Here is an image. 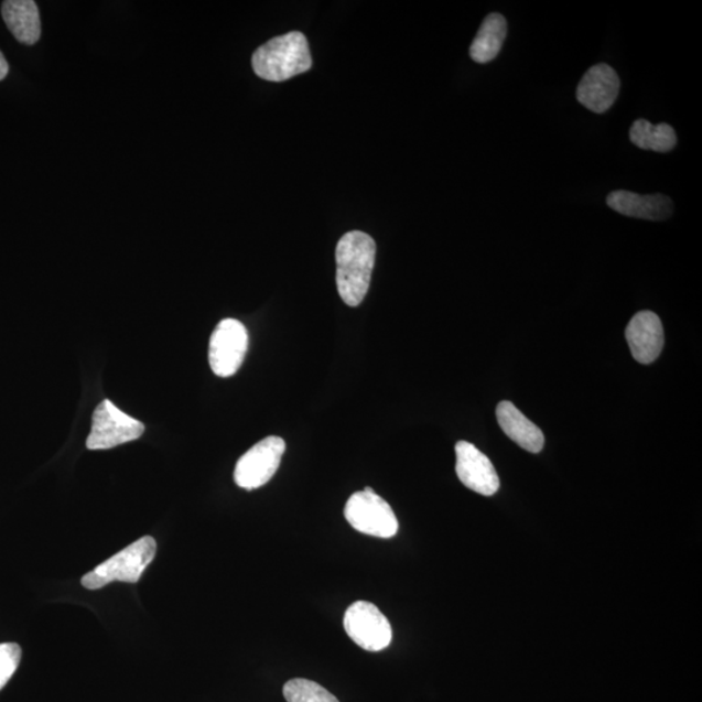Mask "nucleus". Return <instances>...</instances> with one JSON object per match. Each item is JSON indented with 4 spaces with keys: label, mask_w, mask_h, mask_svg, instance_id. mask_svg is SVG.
<instances>
[{
    "label": "nucleus",
    "mask_w": 702,
    "mask_h": 702,
    "mask_svg": "<svg viewBox=\"0 0 702 702\" xmlns=\"http://www.w3.org/2000/svg\"><path fill=\"white\" fill-rule=\"evenodd\" d=\"M626 337L633 357L641 365H650L660 357L663 349V327L655 313L641 311L629 322Z\"/></svg>",
    "instance_id": "11"
},
{
    "label": "nucleus",
    "mask_w": 702,
    "mask_h": 702,
    "mask_svg": "<svg viewBox=\"0 0 702 702\" xmlns=\"http://www.w3.org/2000/svg\"><path fill=\"white\" fill-rule=\"evenodd\" d=\"M282 692L288 702H339L324 687L309 679L289 680Z\"/></svg>",
    "instance_id": "17"
},
{
    "label": "nucleus",
    "mask_w": 702,
    "mask_h": 702,
    "mask_svg": "<svg viewBox=\"0 0 702 702\" xmlns=\"http://www.w3.org/2000/svg\"><path fill=\"white\" fill-rule=\"evenodd\" d=\"M606 204L615 213L635 219L660 222L672 214V202L666 195H641L628 191H615L607 195Z\"/></svg>",
    "instance_id": "12"
},
{
    "label": "nucleus",
    "mask_w": 702,
    "mask_h": 702,
    "mask_svg": "<svg viewBox=\"0 0 702 702\" xmlns=\"http://www.w3.org/2000/svg\"><path fill=\"white\" fill-rule=\"evenodd\" d=\"M344 514L354 530L370 537L390 539L398 532V520L393 509L370 487L350 496Z\"/></svg>",
    "instance_id": "4"
},
{
    "label": "nucleus",
    "mask_w": 702,
    "mask_h": 702,
    "mask_svg": "<svg viewBox=\"0 0 702 702\" xmlns=\"http://www.w3.org/2000/svg\"><path fill=\"white\" fill-rule=\"evenodd\" d=\"M249 347L248 330L241 322L224 320L209 338L208 360L215 375L230 378L244 364Z\"/></svg>",
    "instance_id": "6"
},
{
    "label": "nucleus",
    "mask_w": 702,
    "mask_h": 702,
    "mask_svg": "<svg viewBox=\"0 0 702 702\" xmlns=\"http://www.w3.org/2000/svg\"><path fill=\"white\" fill-rule=\"evenodd\" d=\"M620 82L611 65H593L577 85L576 98L585 108L595 114H604L618 98Z\"/></svg>",
    "instance_id": "10"
},
{
    "label": "nucleus",
    "mask_w": 702,
    "mask_h": 702,
    "mask_svg": "<svg viewBox=\"0 0 702 702\" xmlns=\"http://www.w3.org/2000/svg\"><path fill=\"white\" fill-rule=\"evenodd\" d=\"M10 65L7 63L4 55L0 52V82L9 75Z\"/></svg>",
    "instance_id": "19"
},
{
    "label": "nucleus",
    "mask_w": 702,
    "mask_h": 702,
    "mask_svg": "<svg viewBox=\"0 0 702 702\" xmlns=\"http://www.w3.org/2000/svg\"><path fill=\"white\" fill-rule=\"evenodd\" d=\"M287 444L284 439L269 436L259 441L238 460L235 482L238 487L252 490L263 487L277 474Z\"/></svg>",
    "instance_id": "7"
},
{
    "label": "nucleus",
    "mask_w": 702,
    "mask_h": 702,
    "mask_svg": "<svg viewBox=\"0 0 702 702\" xmlns=\"http://www.w3.org/2000/svg\"><path fill=\"white\" fill-rule=\"evenodd\" d=\"M21 661V648L14 642L0 644V691L17 672Z\"/></svg>",
    "instance_id": "18"
},
{
    "label": "nucleus",
    "mask_w": 702,
    "mask_h": 702,
    "mask_svg": "<svg viewBox=\"0 0 702 702\" xmlns=\"http://www.w3.org/2000/svg\"><path fill=\"white\" fill-rule=\"evenodd\" d=\"M376 258V242L365 231L353 230L336 248L337 291L347 306L357 307L370 289Z\"/></svg>",
    "instance_id": "1"
},
{
    "label": "nucleus",
    "mask_w": 702,
    "mask_h": 702,
    "mask_svg": "<svg viewBox=\"0 0 702 702\" xmlns=\"http://www.w3.org/2000/svg\"><path fill=\"white\" fill-rule=\"evenodd\" d=\"M496 415L499 426L514 443L527 452L540 453L542 451L546 444L544 433L511 402H499Z\"/></svg>",
    "instance_id": "13"
},
{
    "label": "nucleus",
    "mask_w": 702,
    "mask_h": 702,
    "mask_svg": "<svg viewBox=\"0 0 702 702\" xmlns=\"http://www.w3.org/2000/svg\"><path fill=\"white\" fill-rule=\"evenodd\" d=\"M2 17L7 28L20 43L32 46L41 39V18L33 0H7L2 4Z\"/></svg>",
    "instance_id": "14"
},
{
    "label": "nucleus",
    "mask_w": 702,
    "mask_h": 702,
    "mask_svg": "<svg viewBox=\"0 0 702 702\" xmlns=\"http://www.w3.org/2000/svg\"><path fill=\"white\" fill-rule=\"evenodd\" d=\"M629 140L641 150L656 153H669L677 147L678 137L674 128L669 125H650L648 120H636L629 129Z\"/></svg>",
    "instance_id": "16"
},
{
    "label": "nucleus",
    "mask_w": 702,
    "mask_h": 702,
    "mask_svg": "<svg viewBox=\"0 0 702 702\" xmlns=\"http://www.w3.org/2000/svg\"><path fill=\"white\" fill-rule=\"evenodd\" d=\"M344 627L349 638L368 651L388 648L393 638L392 627L386 615L367 601H357L349 606L345 613Z\"/></svg>",
    "instance_id": "8"
},
{
    "label": "nucleus",
    "mask_w": 702,
    "mask_h": 702,
    "mask_svg": "<svg viewBox=\"0 0 702 702\" xmlns=\"http://www.w3.org/2000/svg\"><path fill=\"white\" fill-rule=\"evenodd\" d=\"M155 554V540L144 537L100 563L82 579V584L86 590L96 591L112 582L137 583L154 561Z\"/></svg>",
    "instance_id": "3"
},
{
    "label": "nucleus",
    "mask_w": 702,
    "mask_h": 702,
    "mask_svg": "<svg viewBox=\"0 0 702 702\" xmlns=\"http://www.w3.org/2000/svg\"><path fill=\"white\" fill-rule=\"evenodd\" d=\"M506 34H508V23L503 14H488L469 47L472 60L479 64L495 61L501 52Z\"/></svg>",
    "instance_id": "15"
},
{
    "label": "nucleus",
    "mask_w": 702,
    "mask_h": 702,
    "mask_svg": "<svg viewBox=\"0 0 702 702\" xmlns=\"http://www.w3.org/2000/svg\"><path fill=\"white\" fill-rule=\"evenodd\" d=\"M143 432V423L127 415L110 400H105L94 411L91 431L86 440V447L90 451H106V449L139 440Z\"/></svg>",
    "instance_id": "5"
},
{
    "label": "nucleus",
    "mask_w": 702,
    "mask_h": 702,
    "mask_svg": "<svg viewBox=\"0 0 702 702\" xmlns=\"http://www.w3.org/2000/svg\"><path fill=\"white\" fill-rule=\"evenodd\" d=\"M455 472L463 486L482 496H494L499 488V477L487 455L467 441L455 445Z\"/></svg>",
    "instance_id": "9"
},
{
    "label": "nucleus",
    "mask_w": 702,
    "mask_h": 702,
    "mask_svg": "<svg viewBox=\"0 0 702 702\" xmlns=\"http://www.w3.org/2000/svg\"><path fill=\"white\" fill-rule=\"evenodd\" d=\"M251 65L258 77L266 82L282 83L310 71L313 57L305 34L291 32L258 47L251 57Z\"/></svg>",
    "instance_id": "2"
}]
</instances>
